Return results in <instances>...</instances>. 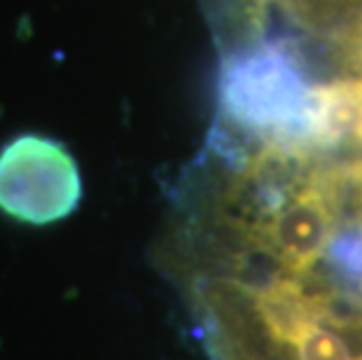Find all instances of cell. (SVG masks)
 <instances>
[{
	"instance_id": "cell-3",
	"label": "cell",
	"mask_w": 362,
	"mask_h": 360,
	"mask_svg": "<svg viewBox=\"0 0 362 360\" xmlns=\"http://www.w3.org/2000/svg\"><path fill=\"white\" fill-rule=\"evenodd\" d=\"M255 311L269 337L292 351L295 360H362L346 337V323L325 295L309 293L302 279L281 277L255 293Z\"/></svg>"
},
{
	"instance_id": "cell-4",
	"label": "cell",
	"mask_w": 362,
	"mask_h": 360,
	"mask_svg": "<svg viewBox=\"0 0 362 360\" xmlns=\"http://www.w3.org/2000/svg\"><path fill=\"white\" fill-rule=\"evenodd\" d=\"M302 155L362 187V80L315 84Z\"/></svg>"
},
{
	"instance_id": "cell-1",
	"label": "cell",
	"mask_w": 362,
	"mask_h": 360,
	"mask_svg": "<svg viewBox=\"0 0 362 360\" xmlns=\"http://www.w3.org/2000/svg\"><path fill=\"white\" fill-rule=\"evenodd\" d=\"M313 87L292 57L264 47L229 64L222 78V108L267 145L302 155Z\"/></svg>"
},
{
	"instance_id": "cell-5",
	"label": "cell",
	"mask_w": 362,
	"mask_h": 360,
	"mask_svg": "<svg viewBox=\"0 0 362 360\" xmlns=\"http://www.w3.org/2000/svg\"><path fill=\"white\" fill-rule=\"evenodd\" d=\"M320 262L327 265L337 286L346 293L362 295V220L339 225Z\"/></svg>"
},
{
	"instance_id": "cell-2",
	"label": "cell",
	"mask_w": 362,
	"mask_h": 360,
	"mask_svg": "<svg viewBox=\"0 0 362 360\" xmlns=\"http://www.w3.org/2000/svg\"><path fill=\"white\" fill-rule=\"evenodd\" d=\"M82 199L80 168L64 145L21 136L0 152V209L47 225L71 216Z\"/></svg>"
}]
</instances>
